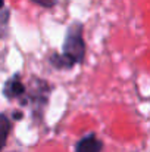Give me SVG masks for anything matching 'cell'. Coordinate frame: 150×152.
Segmentation results:
<instances>
[{
    "mask_svg": "<svg viewBox=\"0 0 150 152\" xmlns=\"http://www.w3.org/2000/svg\"><path fill=\"white\" fill-rule=\"evenodd\" d=\"M33 1L38 6H43V7H53L57 3V0H33Z\"/></svg>",
    "mask_w": 150,
    "mask_h": 152,
    "instance_id": "obj_6",
    "label": "cell"
},
{
    "mask_svg": "<svg viewBox=\"0 0 150 152\" xmlns=\"http://www.w3.org/2000/svg\"><path fill=\"white\" fill-rule=\"evenodd\" d=\"M12 130V123H10V118L6 115V114H0V152L3 151V148L6 146V142H7V136Z\"/></svg>",
    "mask_w": 150,
    "mask_h": 152,
    "instance_id": "obj_4",
    "label": "cell"
},
{
    "mask_svg": "<svg viewBox=\"0 0 150 152\" xmlns=\"http://www.w3.org/2000/svg\"><path fill=\"white\" fill-rule=\"evenodd\" d=\"M10 10L9 9H0V39H4L7 36V24H9Z\"/></svg>",
    "mask_w": 150,
    "mask_h": 152,
    "instance_id": "obj_5",
    "label": "cell"
},
{
    "mask_svg": "<svg viewBox=\"0 0 150 152\" xmlns=\"http://www.w3.org/2000/svg\"><path fill=\"white\" fill-rule=\"evenodd\" d=\"M101 149H103V142L97 139L94 133L86 134L75 145V152H101Z\"/></svg>",
    "mask_w": 150,
    "mask_h": 152,
    "instance_id": "obj_3",
    "label": "cell"
},
{
    "mask_svg": "<svg viewBox=\"0 0 150 152\" xmlns=\"http://www.w3.org/2000/svg\"><path fill=\"white\" fill-rule=\"evenodd\" d=\"M25 92H27V87L21 81L19 74L12 75L3 86V95L7 99H21V98L25 99ZM24 99H22V102H24Z\"/></svg>",
    "mask_w": 150,
    "mask_h": 152,
    "instance_id": "obj_2",
    "label": "cell"
},
{
    "mask_svg": "<svg viewBox=\"0 0 150 152\" xmlns=\"http://www.w3.org/2000/svg\"><path fill=\"white\" fill-rule=\"evenodd\" d=\"M84 27L80 22H74L69 25L65 40L63 52L53 53L49 58V62L56 69H69L75 64H81L86 56V42H84Z\"/></svg>",
    "mask_w": 150,
    "mask_h": 152,
    "instance_id": "obj_1",
    "label": "cell"
},
{
    "mask_svg": "<svg viewBox=\"0 0 150 152\" xmlns=\"http://www.w3.org/2000/svg\"><path fill=\"white\" fill-rule=\"evenodd\" d=\"M3 6H4V0H0V9H3Z\"/></svg>",
    "mask_w": 150,
    "mask_h": 152,
    "instance_id": "obj_7",
    "label": "cell"
}]
</instances>
